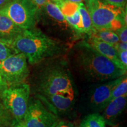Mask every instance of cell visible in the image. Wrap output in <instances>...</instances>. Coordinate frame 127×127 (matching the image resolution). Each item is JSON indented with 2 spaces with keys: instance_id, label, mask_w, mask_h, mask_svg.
<instances>
[{
  "instance_id": "20",
  "label": "cell",
  "mask_w": 127,
  "mask_h": 127,
  "mask_svg": "<svg viewBox=\"0 0 127 127\" xmlns=\"http://www.w3.org/2000/svg\"><path fill=\"white\" fill-rule=\"evenodd\" d=\"M12 120V117L4 107L0 98V124L4 127H8L11 123Z\"/></svg>"
},
{
  "instance_id": "3",
  "label": "cell",
  "mask_w": 127,
  "mask_h": 127,
  "mask_svg": "<svg viewBox=\"0 0 127 127\" xmlns=\"http://www.w3.org/2000/svg\"><path fill=\"white\" fill-rule=\"evenodd\" d=\"M95 30L115 31L127 23V8L121 9L100 0L84 1Z\"/></svg>"
},
{
  "instance_id": "30",
  "label": "cell",
  "mask_w": 127,
  "mask_h": 127,
  "mask_svg": "<svg viewBox=\"0 0 127 127\" xmlns=\"http://www.w3.org/2000/svg\"><path fill=\"white\" fill-rule=\"evenodd\" d=\"M12 1V0H0V8L4 7L5 5H6Z\"/></svg>"
},
{
  "instance_id": "31",
  "label": "cell",
  "mask_w": 127,
  "mask_h": 127,
  "mask_svg": "<svg viewBox=\"0 0 127 127\" xmlns=\"http://www.w3.org/2000/svg\"><path fill=\"white\" fill-rule=\"evenodd\" d=\"M68 1H71V2H75V3H79V2H82L83 1H85V0H68Z\"/></svg>"
},
{
  "instance_id": "29",
  "label": "cell",
  "mask_w": 127,
  "mask_h": 127,
  "mask_svg": "<svg viewBox=\"0 0 127 127\" xmlns=\"http://www.w3.org/2000/svg\"><path fill=\"white\" fill-rule=\"evenodd\" d=\"M31 1L33 2H34L39 8V9H41V8L43 7L44 5L45 4V3L47 0H31Z\"/></svg>"
},
{
  "instance_id": "25",
  "label": "cell",
  "mask_w": 127,
  "mask_h": 127,
  "mask_svg": "<svg viewBox=\"0 0 127 127\" xmlns=\"http://www.w3.org/2000/svg\"><path fill=\"white\" fill-rule=\"evenodd\" d=\"M117 51H127V43L125 42H119L115 45H114Z\"/></svg>"
},
{
  "instance_id": "12",
  "label": "cell",
  "mask_w": 127,
  "mask_h": 127,
  "mask_svg": "<svg viewBox=\"0 0 127 127\" xmlns=\"http://www.w3.org/2000/svg\"><path fill=\"white\" fill-rule=\"evenodd\" d=\"M87 42L95 51L109 59L119 68L127 72V69H125L118 59L117 51L113 45L105 42L91 35H90Z\"/></svg>"
},
{
  "instance_id": "27",
  "label": "cell",
  "mask_w": 127,
  "mask_h": 127,
  "mask_svg": "<svg viewBox=\"0 0 127 127\" xmlns=\"http://www.w3.org/2000/svg\"><path fill=\"white\" fill-rule=\"evenodd\" d=\"M8 127H26L24 124L23 121H18L15 120H12L11 123Z\"/></svg>"
},
{
  "instance_id": "17",
  "label": "cell",
  "mask_w": 127,
  "mask_h": 127,
  "mask_svg": "<svg viewBox=\"0 0 127 127\" xmlns=\"http://www.w3.org/2000/svg\"><path fill=\"white\" fill-rule=\"evenodd\" d=\"M78 10L81 17V21L83 29V33L90 35L93 31L94 28L92 24L91 17L84 2L78 3Z\"/></svg>"
},
{
  "instance_id": "28",
  "label": "cell",
  "mask_w": 127,
  "mask_h": 127,
  "mask_svg": "<svg viewBox=\"0 0 127 127\" xmlns=\"http://www.w3.org/2000/svg\"><path fill=\"white\" fill-rule=\"evenodd\" d=\"M7 84L6 83V82L5 81L4 78H2V75L0 74V92L2 91L3 90H4L5 88H7Z\"/></svg>"
},
{
  "instance_id": "5",
  "label": "cell",
  "mask_w": 127,
  "mask_h": 127,
  "mask_svg": "<svg viewBox=\"0 0 127 127\" xmlns=\"http://www.w3.org/2000/svg\"><path fill=\"white\" fill-rule=\"evenodd\" d=\"M39 11V8L31 0H12L0 8V13L8 17L23 30L34 28Z\"/></svg>"
},
{
  "instance_id": "15",
  "label": "cell",
  "mask_w": 127,
  "mask_h": 127,
  "mask_svg": "<svg viewBox=\"0 0 127 127\" xmlns=\"http://www.w3.org/2000/svg\"><path fill=\"white\" fill-rule=\"evenodd\" d=\"M41 9L44 10L50 18L56 21L58 23H61L63 25H68L64 16L63 15L59 7L51 0H47Z\"/></svg>"
},
{
  "instance_id": "9",
  "label": "cell",
  "mask_w": 127,
  "mask_h": 127,
  "mask_svg": "<svg viewBox=\"0 0 127 127\" xmlns=\"http://www.w3.org/2000/svg\"><path fill=\"white\" fill-rule=\"evenodd\" d=\"M125 75L126 74L96 87L90 96V101L91 105L96 109H104L108 103L112 91Z\"/></svg>"
},
{
  "instance_id": "32",
  "label": "cell",
  "mask_w": 127,
  "mask_h": 127,
  "mask_svg": "<svg viewBox=\"0 0 127 127\" xmlns=\"http://www.w3.org/2000/svg\"><path fill=\"white\" fill-rule=\"evenodd\" d=\"M0 127H4V126H2V125H1V124H0Z\"/></svg>"
},
{
  "instance_id": "22",
  "label": "cell",
  "mask_w": 127,
  "mask_h": 127,
  "mask_svg": "<svg viewBox=\"0 0 127 127\" xmlns=\"http://www.w3.org/2000/svg\"><path fill=\"white\" fill-rule=\"evenodd\" d=\"M120 42L127 43V25H124L120 28L115 31Z\"/></svg>"
},
{
  "instance_id": "2",
  "label": "cell",
  "mask_w": 127,
  "mask_h": 127,
  "mask_svg": "<svg viewBox=\"0 0 127 127\" xmlns=\"http://www.w3.org/2000/svg\"><path fill=\"white\" fill-rule=\"evenodd\" d=\"M74 61L79 72L92 82L108 81L127 74L126 71L95 51L86 41L75 46Z\"/></svg>"
},
{
  "instance_id": "26",
  "label": "cell",
  "mask_w": 127,
  "mask_h": 127,
  "mask_svg": "<svg viewBox=\"0 0 127 127\" xmlns=\"http://www.w3.org/2000/svg\"><path fill=\"white\" fill-rule=\"evenodd\" d=\"M55 127H74V125L71 122L66 121H59Z\"/></svg>"
},
{
  "instance_id": "4",
  "label": "cell",
  "mask_w": 127,
  "mask_h": 127,
  "mask_svg": "<svg viewBox=\"0 0 127 127\" xmlns=\"http://www.w3.org/2000/svg\"><path fill=\"white\" fill-rule=\"evenodd\" d=\"M36 85L39 96H50L74 88L70 72L65 64L61 63L50 64L42 68Z\"/></svg>"
},
{
  "instance_id": "21",
  "label": "cell",
  "mask_w": 127,
  "mask_h": 127,
  "mask_svg": "<svg viewBox=\"0 0 127 127\" xmlns=\"http://www.w3.org/2000/svg\"><path fill=\"white\" fill-rule=\"evenodd\" d=\"M15 52L8 45L0 39V63Z\"/></svg>"
},
{
  "instance_id": "8",
  "label": "cell",
  "mask_w": 127,
  "mask_h": 127,
  "mask_svg": "<svg viewBox=\"0 0 127 127\" xmlns=\"http://www.w3.org/2000/svg\"><path fill=\"white\" fill-rule=\"evenodd\" d=\"M22 121L26 127H55L59 120L40 100L32 98Z\"/></svg>"
},
{
  "instance_id": "24",
  "label": "cell",
  "mask_w": 127,
  "mask_h": 127,
  "mask_svg": "<svg viewBox=\"0 0 127 127\" xmlns=\"http://www.w3.org/2000/svg\"><path fill=\"white\" fill-rule=\"evenodd\" d=\"M118 59L125 69H127V51H117Z\"/></svg>"
},
{
  "instance_id": "7",
  "label": "cell",
  "mask_w": 127,
  "mask_h": 127,
  "mask_svg": "<svg viewBox=\"0 0 127 127\" xmlns=\"http://www.w3.org/2000/svg\"><path fill=\"white\" fill-rule=\"evenodd\" d=\"M0 74L8 86L25 82L29 76L28 61L21 53H15L0 63Z\"/></svg>"
},
{
  "instance_id": "10",
  "label": "cell",
  "mask_w": 127,
  "mask_h": 127,
  "mask_svg": "<svg viewBox=\"0 0 127 127\" xmlns=\"http://www.w3.org/2000/svg\"><path fill=\"white\" fill-rule=\"evenodd\" d=\"M59 7L68 25L78 33H83L78 3L68 0H51Z\"/></svg>"
},
{
  "instance_id": "13",
  "label": "cell",
  "mask_w": 127,
  "mask_h": 127,
  "mask_svg": "<svg viewBox=\"0 0 127 127\" xmlns=\"http://www.w3.org/2000/svg\"><path fill=\"white\" fill-rule=\"evenodd\" d=\"M127 94L115 98L111 101L104 109L102 117L105 121L115 120L124 111L127 105Z\"/></svg>"
},
{
  "instance_id": "23",
  "label": "cell",
  "mask_w": 127,
  "mask_h": 127,
  "mask_svg": "<svg viewBox=\"0 0 127 127\" xmlns=\"http://www.w3.org/2000/svg\"><path fill=\"white\" fill-rule=\"evenodd\" d=\"M102 2L107 4L115 6L121 9L127 8V0H100Z\"/></svg>"
},
{
  "instance_id": "14",
  "label": "cell",
  "mask_w": 127,
  "mask_h": 127,
  "mask_svg": "<svg viewBox=\"0 0 127 127\" xmlns=\"http://www.w3.org/2000/svg\"><path fill=\"white\" fill-rule=\"evenodd\" d=\"M23 30L15 24L8 17L0 13V39L7 40L12 38Z\"/></svg>"
},
{
  "instance_id": "11",
  "label": "cell",
  "mask_w": 127,
  "mask_h": 127,
  "mask_svg": "<svg viewBox=\"0 0 127 127\" xmlns=\"http://www.w3.org/2000/svg\"><path fill=\"white\" fill-rule=\"evenodd\" d=\"M75 91L74 88L65 91L57 92L48 96H39L45 99L50 104L51 107L54 108V111L65 112L72 107L75 101Z\"/></svg>"
},
{
  "instance_id": "18",
  "label": "cell",
  "mask_w": 127,
  "mask_h": 127,
  "mask_svg": "<svg viewBox=\"0 0 127 127\" xmlns=\"http://www.w3.org/2000/svg\"><path fill=\"white\" fill-rule=\"evenodd\" d=\"M80 127H106V121L98 113L89 114L82 120Z\"/></svg>"
},
{
  "instance_id": "19",
  "label": "cell",
  "mask_w": 127,
  "mask_h": 127,
  "mask_svg": "<svg viewBox=\"0 0 127 127\" xmlns=\"http://www.w3.org/2000/svg\"><path fill=\"white\" fill-rule=\"evenodd\" d=\"M125 94H127V74L124 76L123 79L121 81V82L115 87L113 91L111 94V96L109 97L108 103L111 101L115 98L122 96Z\"/></svg>"
},
{
  "instance_id": "1",
  "label": "cell",
  "mask_w": 127,
  "mask_h": 127,
  "mask_svg": "<svg viewBox=\"0 0 127 127\" xmlns=\"http://www.w3.org/2000/svg\"><path fill=\"white\" fill-rule=\"evenodd\" d=\"M1 41L8 45L15 53L24 55L31 65L58 56L65 51V47L59 41L51 38L34 28L24 30L12 38Z\"/></svg>"
},
{
  "instance_id": "6",
  "label": "cell",
  "mask_w": 127,
  "mask_h": 127,
  "mask_svg": "<svg viewBox=\"0 0 127 127\" xmlns=\"http://www.w3.org/2000/svg\"><path fill=\"white\" fill-rule=\"evenodd\" d=\"M30 91V85L24 82L9 85L0 92V98L13 120L23 121L28 108Z\"/></svg>"
},
{
  "instance_id": "16",
  "label": "cell",
  "mask_w": 127,
  "mask_h": 127,
  "mask_svg": "<svg viewBox=\"0 0 127 127\" xmlns=\"http://www.w3.org/2000/svg\"><path fill=\"white\" fill-rule=\"evenodd\" d=\"M90 35L94 36L95 38L99 40L113 45L120 42L118 35L115 32V31L112 30H94Z\"/></svg>"
}]
</instances>
